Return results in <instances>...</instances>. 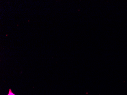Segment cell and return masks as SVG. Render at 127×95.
<instances>
[{
    "instance_id": "cell-1",
    "label": "cell",
    "mask_w": 127,
    "mask_h": 95,
    "mask_svg": "<svg viewBox=\"0 0 127 95\" xmlns=\"http://www.w3.org/2000/svg\"><path fill=\"white\" fill-rule=\"evenodd\" d=\"M8 95H15V94H13V93L12 92V91H11V90L10 89V91H9V94H8Z\"/></svg>"
}]
</instances>
